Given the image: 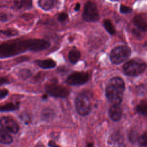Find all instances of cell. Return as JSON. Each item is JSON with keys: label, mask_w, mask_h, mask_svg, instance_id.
<instances>
[{"label": "cell", "mask_w": 147, "mask_h": 147, "mask_svg": "<svg viewBox=\"0 0 147 147\" xmlns=\"http://www.w3.org/2000/svg\"><path fill=\"white\" fill-rule=\"evenodd\" d=\"M48 41L40 38H18L0 44V59L9 58L26 51L38 52L50 47Z\"/></svg>", "instance_id": "1"}, {"label": "cell", "mask_w": 147, "mask_h": 147, "mask_svg": "<svg viewBox=\"0 0 147 147\" xmlns=\"http://www.w3.org/2000/svg\"><path fill=\"white\" fill-rule=\"evenodd\" d=\"M125 90V83L123 80L118 76L113 77L106 87V97L112 105H120L123 100Z\"/></svg>", "instance_id": "2"}, {"label": "cell", "mask_w": 147, "mask_h": 147, "mask_svg": "<svg viewBox=\"0 0 147 147\" xmlns=\"http://www.w3.org/2000/svg\"><path fill=\"white\" fill-rule=\"evenodd\" d=\"M75 106L78 114L81 116L89 114L91 110V100L87 92L82 91L79 93L75 100Z\"/></svg>", "instance_id": "3"}, {"label": "cell", "mask_w": 147, "mask_h": 147, "mask_svg": "<svg viewBox=\"0 0 147 147\" xmlns=\"http://www.w3.org/2000/svg\"><path fill=\"white\" fill-rule=\"evenodd\" d=\"M145 62L141 60L131 59L126 62L122 66L123 73L129 76H137L146 70Z\"/></svg>", "instance_id": "4"}, {"label": "cell", "mask_w": 147, "mask_h": 147, "mask_svg": "<svg viewBox=\"0 0 147 147\" xmlns=\"http://www.w3.org/2000/svg\"><path fill=\"white\" fill-rule=\"evenodd\" d=\"M131 54L130 48L126 45H119L114 47L110 53L111 62L115 65L120 64L127 60Z\"/></svg>", "instance_id": "5"}, {"label": "cell", "mask_w": 147, "mask_h": 147, "mask_svg": "<svg viewBox=\"0 0 147 147\" xmlns=\"http://www.w3.org/2000/svg\"><path fill=\"white\" fill-rule=\"evenodd\" d=\"M45 89L48 94L55 98H64L67 97L70 93V90L65 86L59 84L56 79L47 83Z\"/></svg>", "instance_id": "6"}, {"label": "cell", "mask_w": 147, "mask_h": 147, "mask_svg": "<svg viewBox=\"0 0 147 147\" xmlns=\"http://www.w3.org/2000/svg\"><path fill=\"white\" fill-rule=\"evenodd\" d=\"M99 13L96 5L91 1L87 2L84 6L82 18L88 22H95L99 20Z\"/></svg>", "instance_id": "7"}, {"label": "cell", "mask_w": 147, "mask_h": 147, "mask_svg": "<svg viewBox=\"0 0 147 147\" xmlns=\"http://www.w3.org/2000/svg\"><path fill=\"white\" fill-rule=\"evenodd\" d=\"M89 78V75L87 72L75 71L68 76L65 82L71 86H80L86 83Z\"/></svg>", "instance_id": "8"}, {"label": "cell", "mask_w": 147, "mask_h": 147, "mask_svg": "<svg viewBox=\"0 0 147 147\" xmlns=\"http://www.w3.org/2000/svg\"><path fill=\"white\" fill-rule=\"evenodd\" d=\"M1 126L7 132L13 134L19 131V126L15 120L9 117H3L0 119Z\"/></svg>", "instance_id": "9"}, {"label": "cell", "mask_w": 147, "mask_h": 147, "mask_svg": "<svg viewBox=\"0 0 147 147\" xmlns=\"http://www.w3.org/2000/svg\"><path fill=\"white\" fill-rule=\"evenodd\" d=\"M123 115V110L120 105H112L109 109V115L110 119L114 121H119Z\"/></svg>", "instance_id": "10"}, {"label": "cell", "mask_w": 147, "mask_h": 147, "mask_svg": "<svg viewBox=\"0 0 147 147\" xmlns=\"http://www.w3.org/2000/svg\"><path fill=\"white\" fill-rule=\"evenodd\" d=\"M133 24L142 32H145L146 30V21L145 18L141 14L136 15L133 18Z\"/></svg>", "instance_id": "11"}, {"label": "cell", "mask_w": 147, "mask_h": 147, "mask_svg": "<svg viewBox=\"0 0 147 147\" xmlns=\"http://www.w3.org/2000/svg\"><path fill=\"white\" fill-rule=\"evenodd\" d=\"M34 62L37 65L42 69H52L56 66V62L51 59L36 60Z\"/></svg>", "instance_id": "12"}, {"label": "cell", "mask_w": 147, "mask_h": 147, "mask_svg": "<svg viewBox=\"0 0 147 147\" xmlns=\"http://www.w3.org/2000/svg\"><path fill=\"white\" fill-rule=\"evenodd\" d=\"M123 136L119 131H114L109 139V144H117L118 146L123 145Z\"/></svg>", "instance_id": "13"}, {"label": "cell", "mask_w": 147, "mask_h": 147, "mask_svg": "<svg viewBox=\"0 0 147 147\" xmlns=\"http://www.w3.org/2000/svg\"><path fill=\"white\" fill-rule=\"evenodd\" d=\"M57 1L54 0H40L38 1V6L44 10H51L56 5Z\"/></svg>", "instance_id": "14"}, {"label": "cell", "mask_w": 147, "mask_h": 147, "mask_svg": "<svg viewBox=\"0 0 147 147\" xmlns=\"http://www.w3.org/2000/svg\"><path fill=\"white\" fill-rule=\"evenodd\" d=\"M81 53L78 49H73L71 50L68 55V58L69 62L72 64H76L80 60Z\"/></svg>", "instance_id": "15"}, {"label": "cell", "mask_w": 147, "mask_h": 147, "mask_svg": "<svg viewBox=\"0 0 147 147\" xmlns=\"http://www.w3.org/2000/svg\"><path fill=\"white\" fill-rule=\"evenodd\" d=\"M20 107L19 102H9L4 105H0V112L12 111L18 109Z\"/></svg>", "instance_id": "16"}, {"label": "cell", "mask_w": 147, "mask_h": 147, "mask_svg": "<svg viewBox=\"0 0 147 147\" xmlns=\"http://www.w3.org/2000/svg\"><path fill=\"white\" fill-rule=\"evenodd\" d=\"M13 4L17 9H28L33 6L32 1H14Z\"/></svg>", "instance_id": "17"}, {"label": "cell", "mask_w": 147, "mask_h": 147, "mask_svg": "<svg viewBox=\"0 0 147 147\" xmlns=\"http://www.w3.org/2000/svg\"><path fill=\"white\" fill-rule=\"evenodd\" d=\"M12 142V136L4 129L0 128V142L5 144H9Z\"/></svg>", "instance_id": "18"}, {"label": "cell", "mask_w": 147, "mask_h": 147, "mask_svg": "<svg viewBox=\"0 0 147 147\" xmlns=\"http://www.w3.org/2000/svg\"><path fill=\"white\" fill-rule=\"evenodd\" d=\"M18 31L13 28H8L4 30H0V37L6 38L14 37L18 35Z\"/></svg>", "instance_id": "19"}, {"label": "cell", "mask_w": 147, "mask_h": 147, "mask_svg": "<svg viewBox=\"0 0 147 147\" xmlns=\"http://www.w3.org/2000/svg\"><path fill=\"white\" fill-rule=\"evenodd\" d=\"M136 111L144 116H146L147 114V103L145 99L141 100L140 102L137 105L136 108Z\"/></svg>", "instance_id": "20"}, {"label": "cell", "mask_w": 147, "mask_h": 147, "mask_svg": "<svg viewBox=\"0 0 147 147\" xmlns=\"http://www.w3.org/2000/svg\"><path fill=\"white\" fill-rule=\"evenodd\" d=\"M103 25L104 28L109 34H110V35H114L115 34V28L112 22L109 19L104 20Z\"/></svg>", "instance_id": "21"}, {"label": "cell", "mask_w": 147, "mask_h": 147, "mask_svg": "<svg viewBox=\"0 0 147 147\" xmlns=\"http://www.w3.org/2000/svg\"><path fill=\"white\" fill-rule=\"evenodd\" d=\"M55 113L52 109L47 108L44 109L41 114L42 118L45 121H49L53 118Z\"/></svg>", "instance_id": "22"}, {"label": "cell", "mask_w": 147, "mask_h": 147, "mask_svg": "<svg viewBox=\"0 0 147 147\" xmlns=\"http://www.w3.org/2000/svg\"><path fill=\"white\" fill-rule=\"evenodd\" d=\"M18 75L21 79H26L32 76V73L30 69L27 68H23L19 71Z\"/></svg>", "instance_id": "23"}, {"label": "cell", "mask_w": 147, "mask_h": 147, "mask_svg": "<svg viewBox=\"0 0 147 147\" xmlns=\"http://www.w3.org/2000/svg\"><path fill=\"white\" fill-rule=\"evenodd\" d=\"M137 143L139 144L140 147H146L147 146V135L146 131H145L142 134L140 135Z\"/></svg>", "instance_id": "24"}, {"label": "cell", "mask_w": 147, "mask_h": 147, "mask_svg": "<svg viewBox=\"0 0 147 147\" xmlns=\"http://www.w3.org/2000/svg\"><path fill=\"white\" fill-rule=\"evenodd\" d=\"M139 136H140V135L138 134V132L134 130H131L128 134L129 140L132 144L137 143V141H138Z\"/></svg>", "instance_id": "25"}, {"label": "cell", "mask_w": 147, "mask_h": 147, "mask_svg": "<svg viewBox=\"0 0 147 147\" xmlns=\"http://www.w3.org/2000/svg\"><path fill=\"white\" fill-rule=\"evenodd\" d=\"M119 11L122 14H130L133 11V9L129 6L121 4L119 7Z\"/></svg>", "instance_id": "26"}, {"label": "cell", "mask_w": 147, "mask_h": 147, "mask_svg": "<svg viewBox=\"0 0 147 147\" xmlns=\"http://www.w3.org/2000/svg\"><path fill=\"white\" fill-rule=\"evenodd\" d=\"M131 33L133 34V36L137 38V39H141L142 37V31H141L140 30H139L136 28H133L131 29Z\"/></svg>", "instance_id": "27"}, {"label": "cell", "mask_w": 147, "mask_h": 147, "mask_svg": "<svg viewBox=\"0 0 147 147\" xmlns=\"http://www.w3.org/2000/svg\"><path fill=\"white\" fill-rule=\"evenodd\" d=\"M57 20L60 22H63L68 20V15L65 12L60 13L57 16Z\"/></svg>", "instance_id": "28"}, {"label": "cell", "mask_w": 147, "mask_h": 147, "mask_svg": "<svg viewBox=\"0 0 147 147\" xmlns=\"http://www.w3.org/2000/svg\"><path fill=\"white\" fill-rule=\"evenodd\" d=\"M9 94V91L6 88L0 89V100L5 98Z\"/></svg>", "instance_id": "29"}, {"label": "cell", "mask_w": 147, "mask_h": 147, "mask_svg": "<svg viewBox=\"0 0 147 147\" xmlns=\"http://www.w3.org/2000/svg\"><path fill=\"white\" fill-rule=\"evenodd\" d=\"M10 83L9 79L6 77H0V86Z\"/></svg>", "instance_id": "30"}, {"label": "cell", "mask_w": 147, "mask_h": 147, "mask_svg": "<svg viewBox=\"0 0 147 147\" xmlns=\"http://www.w3.org/2000/svg\"><path fill=\"white\" fill-rule=\"evenodd\" d=\"M9 19L8 16L6 14H4V13H1L0 14V21H7Z\"/></svg>", "instance_id": "31"}, {"label": "cell", "mask_w": 147, "mask_h": 147, "mask_svg": "<svg viewBox=\"0 0 147 147\" xmlns=\"http://www.w3.org/2000/svg\"><path fill=\"white\" fill-rule=\"evenodd\" d=\"M48 146L49 147H60V146L56 144V143L53 140H50L48 142Z\"/></svg>", "instance_id": "32"}, {"label": "cell", "mask_w": 147, "mask_h": 147, "mask_svg": "<svg viewBox=\"0 0 147 147\" xmlns=\"http://www.w3.org/2000/svg\"><path fill=\"white\" fill-rule=\"evenodd\" d=\"M80 8V3H77L75 6V7H74V10L75 11H78Z\"/></svg>", "instance_id": "33"}, {"label": "cell", "mask_w": 147, "mask_h": 147, "mask_svg": "<svg viewBox=\"0 0 147 147\" xmlns=\"http://www.w3.org/2000/svg\"><path fill=\"white\" fill-rule=\"evenodd\" d=\"M86 147H94V144L92 142H90L87 145Z\"/></svg>", "instance_id": "34"}, {"label": "cell", "mask_w": 147, "mask_h": 147, "mask_svg": "<svg viewBox=\"0 0 147 147\" xmlns=\"http://www.w3.org/2000/svg\"><path fill=\"white\" fill-rule=\"evenodd\" d=\"M42 99H47V98H48V95L47 94H44V95H42Z\"/></svg>", "instance_id": "35"}, {"label": "cell", "mask_w": 147, "mask_h": 147, "mask_svg": "<svg viewBox=\"0 0 147 147\" xmlns=\"http://www.w3.org/2000/svg\"><path fill=\"white\" fill-rule=\"evenodd\" d=\"M36 147H45L42 144H37Z\"/></svg>", "instance_id": "36"}, {"label": "cell", "mask_w": 147, "mask_h": 147, "mask_svg": "<svg viewBox=\"0 0 147 147\" xmlns=\"http://www.w3.org/2000/svg\"><path fill=\"white\" fill-rule=\"evenodd\" d=\"M2 68V64L0 63V69H1Z\"/></svg>", "instance_id": "37"}]
</instances>
